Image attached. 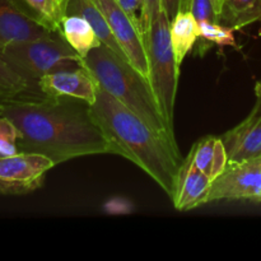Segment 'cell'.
Masks as SVG:
<instances>
[{
    "instance_id": "cell-1",
    "label": "cell",
    "mask_w": 261,
    "mask_h": 261,
    "mask_svg": "<svg viewBox=\"0 0 261 261\" xmlns=\"http://www.w3.org/2000/svg\"><path fill=\"white\" fill-rule=\"evenodd\" d=\"M0 116L17 126L19 152L40 153L55 165L83 155L110 153L91 105L74 97L24 96L0 105Z\"/></svg>"
},
{
    "instance_id": "cell-2",
    "label": "cell",
    "mask_w": 261,
    "mask_h": 261,
    "mask_svg": "<svg viewBox=\"0 0 261 261\" xmlns=\"http://www.w3.org/2000/svg\"><path fill=\"white\" fill-rule=\"evenodd\" d=\"M91 114L109 142L110 153L135 163L172 200L184 161L177 144L154 132L101 87L96 102L91 105Z\"/></svg>"
},
{
    "instance_id": "cell-3",
    "label": "cell",
    "mask_w": 261,
    "mask_h": 261,
    "mask_svg": "<svg viewBox=\"0 0 261 261\" xmlns=\"http://www.w3.org/2000/svg\"><path fill=\"white\" fill-rule=\"evenodd\" d=\"M83 66L102 89L132 110L154 132L177 144L175 133L168 127L149 82L129 61L101 45L83 59Z\"/></svg>"
},
{
    "instance_id": "cell-4",
    "label": "cell",
    "mask_w": 261,
    "mask_h": 261,
    "mask_svg": "<svg viewBox=\"0 0 261 261\" xmlns=\"http://www.w3.org/2000/svg\"><path fill=\"white\" fill-rule=\"evenodd\" d=\"M2 55L30 83L37 96H42L38 89V81L42 76L56 71L84 68L81 55L58 33L14 42L7 46Z\"/></svg>"
},
{
    "instance_id": "cell-5",
    "label": "cell",
    "mask_w": 261,
    "mask_h": 261,
    "mask_svg": "<svg viewBox=\"0 0 261 261\" xmlns=\"http://www.w3.org/2000/svg\"><path fill=\"white\" fill-rule=\"evenodd\" d=\"M170 23L167 14L162 10L149 30L143 33V40L147 51L150 88L168 127L173 132V112L180 66L171 43Z\"/></svg>"
},
{
    "instance_id": "cell-6",
    "label": "cell",
    "mask_w": 261,
    "mask_h": 261,
    "mask_svg": "<svg viewBox=\"0 0 261 261\" xmlns=\"http://www.w3.org/2000/svg\"><path fill=\"white\" fill-rule=\"evenodd\" d=\"M54 166L50 158L40 153L0 155V194L24 195L37 190Z\"/></svg>"
},
{
    "instance_id": "cell-7",
    "label": "cell",
    "mask_w": 261,
    "mask_h": 261,
    "mask_svg": "<svg viewBox=\"0 0 261 261\" xmlns=\"http://www.w3.org/2000/svg\"><path fill=\"white\" fill-rule=\"evenodd\" d=\"M261 196V154L242 162L228 163L212 186L211 201L254 200Z\"/></svg>"
},
{
    "instance_id": "cell-8",
    "label": "cell",
    "mask_w": 261,
    "mask_h": 261,
    "mask_svg": "<svg viewBox=\"0 0 261 261\" xmlns=\"http://www.w3.org/2000/svg\"><path fill=\"white\" fill-rule=\"evenodd\" d=\"M111 27L115 38L129 63L149 82V68L144 40L140 28L130 19L117 0H93Z\"/></svg>"
},
{
    "instance_id": "cell-9",
    "label": "cell",
    "mask_w": 261,
    "mask_h": 261,
    "mask_svg": "<svg viewBox=\"0 0 261 261\" xmlns=\"http://www.w3.org/2000/svg\"><path fill=\"white\" fill-rule=\"evenodd\" d=\"M98 83L86 68L47 74L38 81L41 94L48 97H74L93 105Z\"/></svg>"
},
{
    "instance_id": "cell-10",
    "label": "cell",
    "mask_w": 261,
    "mask_h": 261,
    "mask_svg": "<svg viewBox=\"0 0 261 261\" xmlns=\"http://www.w3.org/2000/svg\"><path fill=\"white\" fill-rule=\"evenodd\" d=\"M213 181L201 172L190 154L186 155L180 167L175 195L172 198L176 211L188 212L209 203Z\"/></svg>"
},
{
    "instance_id": "cell-11",
    "label": "cell",
    "mask_w": 261,
    "mask_h": 261,
    "mask_svg": "<svg viewBox=\"0 0 261 261\" xmlns=\"http://www.w3.org/2000/svg\"><path fill=\"white\" fill-rule=\"evenodd\" d=\"M50 35L54 32L28 17L15 0H0V53L14 42Z\"/></svg>"
},
{
    "instance_id": "cell-12",
    "label": "cell",
    "mask_w": 261,
    "mask_h": 261,
    "mask_svg": "<svg viewBox=\"0 0 261 261\" xmlns=\"http://www.w3.org/2000/svg\"><path fill=\"white\" fill-rule=\"evenodd\" d=\"M228 163L242 162L261 154V111H251L246 119L222 135Z\"/></svg>"
},
{
    "instance_id": "cell-13",
    "label": "cell",
    "mask_w": 261,
    "mask_h": 261,
    "mask_svg": "<svg viewBox=\"0 0 261 261\" xmlns=\"http://www.w3.org/2000/svg\"><path fill=\"white\" fill-rule=\"evenodd\" d=\"M189 154L196 167L213 182L224 172L228 165V155L223 140L213 135L201 138L193 145Z\"/></svg>"
},
{
    "instance_id": "cell-14",
    "label": "cell",
    "mask_w": 261,
    "mask_h": 261,
    "mask_svg": "<svg viewBox=\"0 0 261 261\" xmlns=\"http://www.w3.org/2000/svg\"><path fill=\"white\" fill-rule=\"evenodd\" d=\"M66 14H75L86 18L91 23L92 28L96 32L97 37L101 40V42L109 48H111L120 58L127 60L126 55L122 51V48L120 47L119 42H117L114 33H112L111 27H110L106 17H105V14L97 7V4L93 0H69L68 7H66Z\"/></svg>"
},
{
    "instance_id": "cell-15",
    "label": "cell",
    "mask_w": 261,
    "mask_h": 261,
    "mask_svg": "<svg viewBox=\"0 0 261 261\" xmlns=\"http://www.w3.org/2000/svg\"><path fill=\"white\" fill-rule=\"evenodd\" d=\"M20 9L46 30L61 36L69 0H15Z\"/></svg>"
},
{
    "instance_id": "cell-16",
    "label": "cell",
    "mask_w": 261,
    "mask_h": 261,
    "mask_svg": "<svg viewBox=\"0 0 261 261\" xmlns=\"http://www.w3.org/2000/svg\"><path fill=\"white\" fill-rule=\"evenodd\" d=\"M171 43L178 66L200 37L199 22L191 12L180 10L170 23Z\"/></svg>"
},
{
    "instance_id": "cell-17",
    "label": "cell",
    "mask_w": 261,
    "mask_h": 261,
    "mask_svg": "<svg viewBox=\"0 0 261 261\" xmlns=\"http://www.w3.org/2000/svg\"><path fill=\"white\" fill-rule=\"evenodd\" d=\"M61 36L82 59L87 58L92 50L103 45L97 37L91 23L81 15H66L61 25Z\"/></svg>"
},
{
    "instance_id": "cell-18",
    "label": "cell",
    "mask_w": 261,
    "mask_h": 261,
    "mask_svg": "<svg viewBox=\"0 0 261 261\" xmlns=\"http://www.w3.org/2000/svg\"><path fill=\"white\" fill-rule=\"evenodd\" d=\"M261 20V0H226L218 23L237 31Z\"/></svg>"
},
{
    "instance_id": "cell-19",
    "label": "cell",
    "mask_w": 261,
    "mask_h": 261,
    "mask_svg": "<svg viewBox=\"0 0 261 261\" xmlns=\"http://www.w3.org/2000/svg\"><path fill=\"white\" fill-rule=\"evenodd\" d=\"M24 96H37L30 83L18 74L0 53V105Z\"/></svg>"
},
{
    "instance_id": "cell-20",
    "label": "cell",
    "mask_w": 261,
    "mask_h": 261,
    "mask_svg": "<svg viewBox=\"0 0 261 261\" xmlns=\"http://www.w3.org/2000/svg\"><path fill=\"white\" fill-rule=\"evenodd\" d=\"M200 37L213 42L218 46H236L234 31L226 25L213 20H200L199 22Z\"/></svg>"
},
{
    "instance_id": "cell-21",
    "label": "cell",
    "mask_w": 261,
    "mask_h": 261,
    "mask_svg": "<svg viewBox=\"0 0 261 261\" xmlns=\"http://www.w3.org/2000/svg\"><path fill=\"white\" fill-rule=\"evenodd\" d=\"M19 132L8 117L0 116V155H13L19 152Z\"/></svg>"
},
{
    "instance_id": "cell-22",
    "label": "cell",
    "mask_w": 261,
    "mask_h": 261,
    "mask_svg": "<svg viewBox=\"0 0 261 261\" xmlns=\"http://www.w3.org/2000/svg\"><path fill=\"white\" fill-rule=\"evenodd\" d=\"M180 10L191 12L198 22L200 20L218 22V13L216 12L212 0H181Z\"/></svg>"
},
{
    "instance_id": "cell-23",
    "label": "cell",
    "mask_w": 261,
    "mask_h": 261,
    "mask_svg": "<svg viewBox=\"0 0 261 261\" xmlns=\"http://www.w3.org/2000/svg\"><path fill=\"white\" fill-rule=\"evenodd\" d=\"M162 10V0H142L139 14L142 33L147 32L149 30L152 23L157 19V17Z\"/></svg>"
},
{
    "instance_id": "cell-24",
    "label": "cell",
    "mask_w": 261,
    "mask_h": 261,
    "mask_svg": "<svg viewBox=\"0 0 261 261\" xmlns=\"http://www.w3.org/2000/svg\"><path fill=\"white\" fill-rule=\"evenodd\" d=\"M117 3L124 9V12L129 15L130 19L140 28V18L138 15V10L140 12L142 0H117ZM140 31H142V28H140Z\"/></svg>"
},
{
    "instance_id": "cell-25",
    "label": "cell",
    "mask_w": 261,
    "mask_h": 261,
    "mask_svg": "<svg viewBox=\"0 0 261 261\" xmlns=\"http://www.w3.org/2000/svg\"><path fill=\"white\" fill-rule=\"evenodd\" d=\"M162 7L167 14L168 19L172 20L176 17V14L180 12L181 0H162Z\"/></svg>"
},
{
    "instance_id": "cell-26",
    "label": "cell",
    "mask_w": 261,
    "mask_h": 261,
    "mask_svg": "<svg viewBox=\"0 0 261 261\" xmlns=\"http://www.w3.org/2000/svg\"><path fill=\"white\" fill-rule=\"evenodd\" d=\"M255 97H256V101H255L254 107H252L251 111H261V78L256 82L255 84Z\"/></svg>"
},
{
    "instance_id": "cell-27",
    "label": "cell",
    "mask_w": 261,
    "mask_h": 261,
    "mask_svg": "<svg viewBox=\"0 0 261 261\" xmlns=\"http://www.w3.org/2000/svg\"><path fill=\"white\" fill-rule=\"evenodd\" d=\"M212 2H213L214 8H216V12L218 13V19H219V12H221L222 5H223V3L226 2V0H212Z\"/></svg>"
},
{
    "instance_id": "cell-28",
    "label": "cell",
    "mask_w": 261,
    "mask_h": 261,
    "mask_svg": "<svg viewBox=\"0 0 261 261\" xmlns=\"http://www.w3.org/2000/svg\"><path fill=\"white\" fill-rule=\"evenodd\" d=\"M257 201H260V203H261V198H260V199H259V200H257Z\"/></svg>"
},
{
    "instance_id": "cell-29",
    "label": "cell",
    "mask_w": 261,
    "mask_h": 261,
    "mask_svg": "<svg viewBox=\"0 0 261 261\" xmlns=\"http://www.w3.org/2000/svg\"><path fill=\"white\" fill-rule=\"evenodd\" d=\"M260 198H261V196H260Z\"/></svg>"
}]
</instances>
